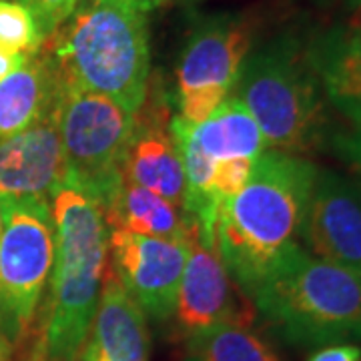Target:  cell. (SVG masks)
<instances>
[{"mask_svg":"<svg viewBox=\"0 0 361 361\" xmlns=\"http://www.w3.org/2000/svg\"><path fill=\"white\" fill-rule=\"evenodd\" d=\"M54 265L25 361H75L85 355L109 263V225L97 203L65 183L51 195Z\"/></svg>","mask_w":361,"mask_h":361,"instance_id":"cell-1","label":"cell"},{"mask_svg":"<svg viewBox=\"0 0 361 361\" xmlns=\"http://www.w3.org/2000/svg\"><path fill=\"white\" fill-rule=\"evenodd\" d=\"M317 171L305 157L267 149L253 161L241 193L221 209L217 251L247 295L297 243Z\"/></svg>","mask_w":361,"mask_h":361,"instance_id":"cell-2","label":"cell"},{"mask_svg":"<svg viewBox=\"0 0 361 361\" xmlns=\"http://www.w3.org/2000/svg\"><path fill=\"white\" fill-rule=\"evenodd\" d=\"M40 52L63 82L104 94L130 113L149 92L147 23L130 0H87Z\"/></svg>","mask_w":361,"mask_h":361,"instance_id":"cell-3","label":"cell"},{"mask_svg":"<svg viewBox=\"0 0 361 361\" xmlns=\"http://www.w3.org/2000/svg\"><path fill=\"white\" fill-rule=\"evenodd\" d=\"M255 315L289 345L315 348L361 339V277L295 243L251 291Z\"/></svg>","mask_w":361,"mask_h":361,"instance_id":"cell-4","label":"cell"},{"mask_svg":"<svg viewBox=\"0 0 361 361\" xmlns=\"http://www.w3.org/2000/svg\"><path fill=\"white\" fill-rule=\"evenodd\" d=\"M235 97L257 121L267 149L310 155L327 141V104L305 44L291 35L253 47Z\"/></svg>","mask_w":361,"mask_h":361,"instance_id":"cell-5","label":"cell"},{"mask_svg":"<svg viewBox=\"0 0 361 361\" xmlns=\"http://www.w3.org/2000/svg\"><path fill=\"white\" fill-rule=\"evenodd\" d=\"M56 123L65 153L66 183L89 195L106 217L125 180L123 165L135 113L104 94L78 89L59 78Z\"/></svg>","mask_w":361,"mask_h":361,"instance_id":"cell-6","label":"cell"},{"mask_svg":"<svg viewBox=\"0 0 361 361\" xmlns=\"http://www.w3.org/2000/svg\"><path fill=\"white\" fill-rule=\"evenodd\" d=\"M0 336L25 348L54 265V221L49 199H0Z\"/></svg>","mask_w":361,"mask_h":361,"instance_id":"cell-7","label":"cell"},{"mask_svg":"<svg viewBox=\"0 0 361 361\" xmlns=\"http://www.w3.org/2000/svg\"><path fill=\"white\" fill-rule=\"evenodd\" d=\"M109 263L135 303L155 322L175 315L187 241L109 229Z\"/></svg>","mask_w":361,"mask_h":361,"instance_id":"cell-8","label":"cell"},{"mask_svg":"<svg viewBox=\"0 0 361 361\" xmlns=\"http://www.w3.org/2000/svg\"><path fill=\"white\" fill-rule=\"evenodd\" d=\"M299 239L313 257L361 277V183L319 169Z\"/></svg>","mask_w":361,"mask_h":361,"instance_id":"cell-9","label":"cell"},{"mask_svg":"<svg viewBox=\"0 0 361 361\" xmlns=\"http://www.w3.org/2000/svg\"><path fill=\"white\" fill-rule=\"evenodd\" d=\"M175 315L187 336L225 323L251 325L255 317L251 299L233 281L219 251L199 239L197 227L187 239V263L180 277Z\"/></svg>","mask_w":361,"mask_h":361,"instance_id":"cell-10","label":"cell"},{"mask_svg":"<svg viewBox=\"0 0 361 361\" xmlns=\"http://www.w3.org/2000/svg\"><path fill=\"white\" fill-rule=\"evenodd\" d=\"M253 40L255 25L245 14H213L197 20L177 63V94L201 89L231 92Z\"/></svg>","mask_w":361,"mask_h":361,"instance_id":"cell-11","label":"cell"},{"mask_svg":"<svg viewBox=\"0 0 361 361\" xmlns=\"http://www.w3.org/2000/svg\"><path fill=\"white\" fill-rule=\"evenodd\" d=\"M66 183L56 104L18 135L0 139V199H49Z\"/></svg>","mask_w":361,"mask_h":361,"instance_id":"cell-12","label":"cell"},{"mask_svg":"<svg viewBox=\"0 0 361 361\" xmlns=\"http://www.w3.org/2000/svg\"><path fill=\"white\" fill-rule=\"evenodd\" d=\"M169 106L163 94L145 97L135 113V127L130 137L123 179L183 207L185 199V171L177 145L167 125Z\"/></svg>","mask_w":361,"mask_h":361,"instance_id":"cell-13","label":"cell"},{"mask_svg":"<svg viewBox=\"0 0 361 361\" xmlns=\"http://www.w3.org/2000/svg\"><path fill=\"white\" fill-rule=\"evenodd\" d=\"M145 313L106 263L101 297L85 348L87 361H149Z\"/></svg>","mask_w":361,"mask_h":361,"instance_id":"cell-14","label":"cell"},{"mask_svg":"<svg viewBox=\"0 0 361 361\" xmlns=\"http://www.w3.org/2000/svg\"><path fill=\"white\" fill-rule=\"evenodd\" d=\"M325 101L361 129V28L334 26L305 44Z\"/></svg>","mask_w":361,"mask_h":361,"instance_id":"cell-15","label":"cell"},{"mask_svg":"<svg viewBox=\"0 0 361 361\" xmlns=\"http://www.w3.org/2000/svg\"><path fill=\"white\" fill-rule=\"evenodd\" d=\"M59 78L49 59L35 52L20 68L0 80V139L35 125L56 104Z\"/></svg>","mask_w":361,"mask_h":361,"instance_id":"cell-16","label":"cell"},{"mask_svg":"<svg viewBox=\"0 0 361 361\" xmlns=\"http://www.w3.org/2000/svg\"><path fill=\"white\" fill-rule=\"evenodd\" d=\"M104 221L109 229L121 227L137 235L175 241H187L197 227L189 221L183 207L129 180H123L115 207Z\"/></svg>","mask_w":361,"mask_h":361,"instance_id":"cell-17","label":"cell"},{"mask_svg":"<svg viewBox=\"0 0 361 361\" xmlns=\"http://www.w3.org/2000/svg\"><path fill=\"white\" fill-rule=\"evenodd\" d=\"M195 139L213 161L249 159L267 151L257 121L235 94L227 97L201 125H195Z\"/></svg>","mask_w":361,"mask_h":361,"instance_id":"cell-18","label":"cell"},{"mask_svg":"<svg viewBox=\"0 0 361 361\" xmlns=\"http://www.w3.org/2000/svg\"><path fill=\"white\" fill-rule=\"evenodd\" d=\"M187 361H281L251 325L225 323L187 336Z\"/></svg>","mask_w":361,"mask_h":361,"instance_id":"cell-19","label":"cell"},{"mask_svg":"<svg viewBox=\"0 0 361 361\" xmlns=\"http://www.w3.org/2000/svg\"><path fill=\"white\" fill-rule=\"evenodd\" d=\"M42 42L44 39L32 11L18 0H0V47L35 54Z\"/></svg>","mask_w":361,"mask_h":361,"instance_id":"cell-20","label":"cell"},{"mask_svg":"<svg viewBox=\"0 0 361 361\" xmlns=\"http://www.w3.org/2000/svg\"><path fill=\"white\" fill-rule=\"evenodd\" d=\"M253 161L249 159H227V161H215L213 180H211V195L215 207L221 209L231 201L233 197L241 193L251 177Z\"/></svg>","mask_w":361,"mask_h":361,"instance_id":"cell-21","label":"cell"},{"mask_svg":"<svg viewBox=\"0 0 361 361\" xmlns=\"http://www.w3.org/2000/svg\"><path fill=\"white\" fill-rule=\"evenodd\" d=\"M77 11L75 0H37L35 18L39 23L40 35L47 40L52 32H56Z\"/></svg>","mask_w":361,"mask_h":361,"instance_id":"cell-22","label":"cell"},{"mask_svg":"<svg viewBox=\"0 0 361 361\" xmlns=\"http://www.w3.org/2000/svg\"><path fill=\"white\" fill-rule=\"evenodd\" d=\"M329 142L337 157L361 177V129L337 133L329 139Z\"/></svg>","mask_w":361,"mask_h":361,"instance_id":"cell-23","label":"cell"},{"mask_svg":"<svg viewBox=\"0 0 361 361\" xmlns=\"http://www.w3.org/2000/svg\"><path fill=\"white\" fill-rule=\"evenodd\" d=\"M307 361H361V349L355 343H336L317 349Z\"/></svg>","mask_w":361,"mask_h":361,"instance_id":"cell-24","label":"cell"},{"mask_svg":"<svg viewBox=\"0 0 361 361\" xmlns=\"http://www.w3.org/2000/svg\"><path fill=\"white\" fill-rule=\"evenodd\" d=\"M28 56H30V54L8 51V49L0 47V80L4 77H8V75L14 73L16 68H20V66L25 65Z\"/></svg>","mask_w":361,"mask_h":361,"instance_id":"cell-25","label":"cell"},{"mask_svg":"<svg viewBox=\"0 0 361 361\" xmlns=\"http://www.w3.org/2000/svg\"><path fill=\"white\" fill-rule=\"evenodd\" d=\"M169 0H130V4L137 8V11H141L142 14L145 13H151V11H155L159 6H163V4H167Z\"/></svg>","mask_w":361,"mask_h":361,"instance_id":"cell-26","label":"cell"},{"mask_svg":"<svg viewBox=\"0 0 361 361\" xmlns=\"http://www.w3.org/2000/svg\"><path fill=\"white\" fill-rule=\"evenodd\" d=\"M8 341L6 339H0V361H6V355H8Z\"/></svg>","mask_w":361,"mask_h":361,"instance_id":"cell-27","label":"cell"},{"mask_svg":"<svg viewBox=\"0 0 361 361\" xmlns=\"http://www.w3.org/2000/svg\"><path fill=\"white\" fill-rule=\"evenodd\" d=\"M345 4H348L349 11H353V13H360L361 11V0H348Z\"/></svg>","mask_w":361,"mask_h":361,"instance_id":"cell-28","label":"cell"},{"mask_svg":"<svg viewBox=\"0 0 361 361\" xmlns=\"http://www.w3.org/2000/svg\"><path fill=\"white\" fill-rule=\"evenodd\" d=\"M18 2H23L25 6H28L30 11H32V14H35V6H37V0H18Z\"/></svg>","mask_w":361,"mask_h":361,"instance_id":"cell-29","label":"cell"},{"mask_svg":"<svg viewBox=\"0 0 361 361\" xmlns=\"http://www.w3.org/2000/svg\"><path fill=\"white\" fill-rule=\"evenodd\" d=\"M351 26H357V28H361V11L360 13H355L353 20H351Z\"/></svg>","mask_w":361,"mask_h":361,"instance_id":"cell-30","label":"cell"},{"mask_svg":"<svg viewBox=\"0 0 361 361\" xmlns=\"http://www.w3.org/2000/svg\"><path fill=\"white\" fill-rule=\"evenodd\" d=\"M2 227H4V211H2V203H0V237H2Z\"/></svg>","mask_w":361,"mask_h":361,"instance_id":"cell-31","label":"cell"},{"mask_svg":"<svg viewBox=\"0 0 361 361\" xmlns=\"http://www.w3.org/2000/svg\"><path fill=\"white\" fill-rule=\"evenodd\" d=\"M85 2H87V0H75V4H77V8H78V6H80V4H85Z\"/></svg>","mask_w":361,"mask_h":361,"instance_id":"cell-32","label":"cell"},{"mask_svg":"<svg viewBox=\"0 0 361 361\" xmlns=\"http://www.w3.org/2000/svg\"><path fill=\"white\" fill-rule=\"evenodd\" d=\"M75 361H87V360H85V355H82V357H78V360H75Z\"/></svg>","mask_w":361,"mask_h":361,"instance_id":"cell-33","label":"cell"},{"mask_svg":"<svg viewBox=\"0 0 361 361\" xmlns=\"http://www.w3.org/2000/svg\"><path fill=\"white\" fill-rule=\"evenodd\" d=\"M313 2H327V0H313Z\"/></svg>","mask_w":361,"mask_h":361,"instance_id":"cell-34","label":"cell"},{"mask_svg":"<svg viewBox=\"0 0 361 361\" xmlns=\"http://www.w3.org/2000/svg\"><path fill=\"white\" fill-rule=\"evenodd\" d=\"M0 339H4V337H2V336H0Z\"/></svg>","mask_w":361,"mask_h":361,"instance_id":"cell-35","label":"cell"}]
</instances>
